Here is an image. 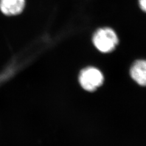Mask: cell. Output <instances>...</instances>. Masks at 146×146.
I'll return each mask as SVG.
<instances>
[{
	"instance_id": "4",
	"label": "cell",
	"mask_w": 146,
	"mask_h": 146,
	"mask_svg": "<svg viewBox=\"0 0 146 146\" xmlns=\"http://www.w3.org/2000/svg\"><path fill=\"white\" fill-rule=\"evenodd\" d=\"M25 0H0V10L7 15L20 13L25 7Z\"/></svg>"
},
{
	"instance_id": "3",
	"label": "cell",
	"mask_w": 146,
	"mask_h": 146,
	"mask_svg": "<svg viewBox=\"0 0 146 146\" xmlns=\"http://www.w3.org/2000/svg\"><path fill=\"white\" fill-rule=\"evenodd\" d=\"M130 74L137 84L146 86V60H136L130 68Z\"/></svg>"
},
{
	"instance_id": "2",
	"label": "cell",
	"mask_w": 146,
	"mask_h": 146,
	"mask_svg": "<svg viewBox=\"0 0 146 146\" xmlns=\"http://www.w3.org/2000/svg\"><path fill=\"white\" fill-rule=\"evenodd\" d=\"M104 80L102 72L94 67L85 68L79 75V82L82 87L88 91L96 90L103 84Z\"/></svg>"
},
{
	"instance_id": "5",
	"label": "cell",
	"mask_w": 146,
	"mask_h": 146,
	"mask_svg": "<svg viewBox=\"0 0 146 146\" xmlns=\"http://www.w3.org/2000/svg\"><path fill=\"white\" fill-rule=\"evenodd\" d=\"M138 3L141 10L146 13V0H138Z\"/></svg>"
},
{
	"instance_id": "1",
	"label": "cell",
	"mask_w": 146,
	"mask_h": 146,
	"mask_svg": "<svg viewBox=\"0 0 146 146\" xmlns=\"http://www.w3.org/2000/svg\"><path fill=\"white\" fill-rule=\"evenodd\" d=\"M93 44L100 52H111L119 43V38L115 31L110 27H103L96 32L93 38Z\"/></svg>"
}]
</instances>
